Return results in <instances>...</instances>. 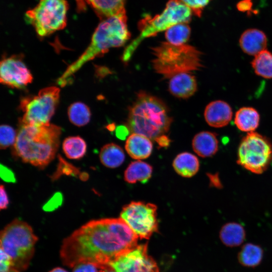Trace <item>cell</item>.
Segmentation results:
<instances>
[{"label": "cell", "mask_w": 272, "mask_h": 272, "mask_svg": "<svg viewBox=\"0 0 272 272\" xmlns=\"http://www.w3.org/2000/svg\"><path fill=\"white\" fill-rule=\"evenodd\" d=\"M264 251L259 245L246 243L242 245L237 254L239 263L247 268H255L262 261Z\"/></svg>", "instance_id": "ffe728a7"}, {"label": "cell", "mask_w": 272, "mask_h": 272, "mask_svg": "<svg viewBox=\"0 0 272 272\" xmlns=\"http://www.w3.org/2000/svg\"><path fill=\"white\" fill-rule=\"evenodd\" d=\"M272 161V144L263 135L253 131L242 139L238 149L237 163L247 170L259 174Z\"/></svg>", "instance_id": "9c48e42d"}, {"label": "cell", "mask_w": 272, "mask_h": 272, "mask_svg": "<svg viewBox=\"0 0 272 272\" xmlns=\"http://www.w3.org/2000/svg\"><path fill=\"white\" fill-rule=\"evenodd\" d=\"M109 266L116 272H159L156 262L148 254L147 244L137 245L111 262Z\"/></svg>", "instance_id": "7c38bea8"}, {"label": "cell", "mask_w": 272, "mask_h": 272, "mask_svg": "<svg viewBox=\"0 0 272 272\" xmlns=\"http://www.w3.org/2000/svg\"><path fill=\"white\" fill-rule=\"evenodd\" d=\"M129 130L127 127L120 125L117 127L115 134L116 137L120 140H124L129 134Z\"/></svg>", "instance_id": "f35d334b"}, {"label": "cell", "mask_w": 272, "mask_h": 272, "mask_svg": "<svg viewBox=\"0 0 272 272\" xmlns=\"http://www.w3.org/2000/svg\"><path fill=\"white\" fill-rule=\"evenodd\" d=\"M138 236L120 218L91 220L65 238L60 250L64 265L90 263L102 269L135 247Z\"/></svg>", "instance_id": "6da1fadb"}, {"label": "cell", "mask_w": 272, "mask_h": 272, "mask_svg": "<svg viewBox=\"0 0 272 272\" xmlns=\"http://www.w3.org/2000/svg\"><path fill=\"white\" fill-rule=\"evenodd\" d=\"M95 265L90 263H81L73 267V272H99Z\"/></svg>", "instance_id": "d590c367"}, {"label": "cell", "mask_w": 272, "mask_h": 272, "mask_svg": "<svg viewBox=\"0 0 272 272\" xmlns=\"http://www.w3.org/2000/svg\"><path fill=\"white\" fill-rule=\"evenodd\" d=\"M190 28L187 23H179L168 28L165 32L168 42L175 45L184 44L189 39Z\"/></svg>", "instance_id": "f1b7e54d"}, {"label": "cell", "mask_w": 272, "mask_h": 272, "mask_svg": "<svg viewBox=\"0 0 272 272\" xmlns=\"http://www.w3.org/2000/svg\"><path fill=\"white\" fill-rule=\"evenodd\" d=\"M154 70L165 78L183 73L199 70L202 66L201 53L194 46L173 45L163 42L152 48Z\"/></svg>", "instance_id": "5b68a950"}, {"label": "cell", "mask_w": 272, "mask_h": 272, "mask_svg": "<svg viewBox=\"0 0 272 272\" xmlns=\"http://www.w3.org/2000/svg\"><path fill=\"white\" fill-rule=\"evenodd\" d=\"M254 73L265 79H272V53L265 49L254 56L251 61Z\"/></svg>", "instance_id": "4316f807"}, {"label": "cell", "mask_w": 272, "mask_h": 272, "mask_svg": "<svg viewBox=\"0 0 272 272\" xmlns=\"http://www.w3.org/2000/svg\"><path fill=\"white\" fill-rule=\"evenodd\" d=\"M62 202V194L60 192H56L43 206V209L46 212L54 211L61 205Z\"/></svg>", "instance_id": "d6a6232c"}, {"label": "cell", "mask_w": 272, "mask_h": 272, "mask_svg": "<svg viewBox=\"0 0 272 272\" xmlns=\"http://www.w3.org/2000/svg\"><path fill=\"white\" fill-rule=\"evenodd\" d=\"M0 174L2 179L7 182L15 183L16 182V178L13 171L2 164H1Z\"/></svg>", "instance_id": "e575fe53"}, {"label": "cell", "mask_w": 272, "mask_h": 272, "mask_svg": "<svg viewBox=\"0 0 272 272\" xmlns=\"http://www.w3.org/2000/svg\"><path fill=\"white\" fill-rule=\"evenodd\" d=\"M267 43V39L265 33L255 28L245 30L239 39V45L242 51L253 56L266 49Z\"/></svg>", "instance_id": "9a60e30c"}, {"label": "cell", "mask_w": 272, "mask_h": 272, "mask_svg": "<svg viewBox=\"0 0 272 272\" xmlns=\"http://www.w3.org/2000/svg\"><path fill=\"white\" fill-rule=\"evenodd\" d=\"M69 7L66 0H39L25 18L39 36L45 37L65 27Z\"/></svg>", "instance_id": "ba28073f"}, {"label": "cell", "mask_w": 272, "mask_h": 272, "mask_svg": "<svg viewBox=\"0 0 272 272\" xmlns=\"http://www.w3.org/2000/svg\"><path fill=\"white\" fill-rule=\"evenodd\" d=\"M1 249L12 259L13 268L27 269L35 251L38 237L32 227L25 222L15 219L1 232Z\"/></svg>", "instance_id": "8992f818"}, {"label": "cell", "mask_w": 272, "mask_h": 272, "mask_svg": "<svg viewBox=\"0 0 272 272\" xmlns=\"http://www.w3.org/2000/svg\"><path fill=\"white\" fill-rule=\"evenodd\" d=\"M101 20L125 10V0H84Z\"/></svg>", "instance_id": "603a6c76"}, {"label": "cell", "mask_w": 272, "mask_h": 272, "mask_svg": "<svg viewBox=\"0 0 272 272\" xmlns=\"http://www.w3.org/2000/svg\"><path fill=\"white\" fill-rule=\"evenodd\" d=\"M32 80V75L20 55H12L1 60L0 82L2 84L11 88L23 89Z\"/></svg>", "instance_id": "4fadbf2b"}, {"label": "cell", "mask_w": 272, "mask_h": 272, "mask_svg": "<svg viewBox=\"0 0 272 272\" xmlns=\"http://www.w3.org/2000/svg\"><path fill=\"white\" fill-rule=\"evenodd\" d=\"M172 121L169 110L161 100L141 91L129 108L127 124L132 133L155 140L168 131Z\"/></svg>", "instance_id": "277c9868"}, {"label": "cell", "mask_w": 272, "mask_h": 272, "mask_svg": "<svg viewBox=\"0 0 272 272\" xmlns=\"http://www.w3.org/2000/svg\"><path fill=\"white\" fill-rule=\"evenodd\" d=\"M170 92L174 96L187 98L193 95L197 90V83L193 75L188 73L176 75L171 78L169 84Z\"/></svg>", "instance_id": "2e32d148"}, {"label": "cell", "mask_w": 272, "mask_h": 272, "mask_svg": "<svg viewBox=\"0 0 272 272\" xmlns=\"http://www.w3.org/2000/svg\"><path fill=\"white\" fill-rule=\"evenodd\" d=\"M157 206L143 201H131L120 213L122 219L141 239H149L158 230Z\"/></svg>", "instance_id": "8fae6325"}, {"label": "cell", "mask_w": 272, "mask_h": 272, "mask_svg": "<svg viewBox=\"0 0 272 272\" xmlns=\"http://www.w3.org/2000/svg\"><path fill=\"white\" fill-rule=\"evenodd\" d=\"M253 3L251 0H242L237 4L238 10L242 12H250L252 11Z\"/></svg>", "instance_id": "74e56055"}, {"label": "cell", "mask_w": 272, "mask_h": 272, "mask_svg": "<svg viewBox=\"0 0 272 272\" xmlns=\"http://www.w3.org/2000/svg\"><path fill=\"white\" fill-rule=\"evenodd\" d=\"M61 132V128L54 124H20L13 155L24 163L43 169L55 158Z\"/></svg>", "instance_id": "7a4b0ae2"}, {"label": "cell", "mask_w": 272, "mask_h": 272, "mask_svg": "<svg viewBox=\"0 0 272 272\" xmlns=\"http://www.w3.org/2000/svg\"><path fill=\"white\" fill-rule=\"evenodd\" d=\"M9 272H20L19 270H18L17 269H11Z\"/></svg>", "instance_id": "7bdbcfd3"}, {"label": "cell", "mask_w": 272, "mask_h": 272, "mask_svg": "<svg viewBox=\"0 0 272 272\" xmlns=\"http://www.w3.org/2000/svg\"><path fill=\"white\" fill-rule=\"evenodd\" d=\"M99 272H116L112 269H102Z\"/></svg>", "instance_id": "b9f144b4"}, {"label": "cell", "mask_w": 272, "mask_h": 272, "mask_svg": "<svg viewBox=\"0 0 272 272\" xmlns=\"http://www.w3.org/2000/svg\"><path fill=\"white\" fill-rule=\"evenodd\" d=\"M176 172L184 177H191L198 172L199 162L196 156L188 152H183L176 156L173 162Z\"/></svg>", "instance_id": "7402d4cb"}, {"label": "cell", "mask_w": 272, "mask_h": 272, "mask_svg": "<svg viewBox=\"0 0 272 272\" xmlns=\"http://www.w3.org/2000/svg\"><path fill=\"white\" fill-rule=\"evenodd\" d=\"M155 141L161 147H168L170 143L169 139L165 135H163L158 137Z\"/></svg>", "instance_id": "ab89813d"}, {"label": "cell", "mask_w": 272, "mask_h": 272, "mask_svg": "<svg viewBox=\"0 0 272 272\" xmlns=\"http://www.w3.org/2000/svg\"><path fill=\"white\" fill-rule=\"evenodd\" d=\"M192 13L191 9L180 0H169L161 14L153 18L146 16L138 23L140 35L125 49L122 60L126 62L130 59L143 39L154 36L176 24L189 22Z\"/></svg>", "instance_id": "52a82bcc"}, {"label": "cell", "mask_w": 272, "mask_h": 272, "mask_svg": "<svg viewBox=\"0 0 272 272\" xmlns=\"http://www.w3.org/2000/svg\"><path fill=\"white\" fill-rule=\"evenodd\" d=\"M189 8L192 12L196 16L200 17L204 8L211 0H180Z\"/></svg>", "instance_id": "1f68e13d"}, {"label": "cell", "mask_w": 272, "mask_h": 272, "mask_svg": "<svg viewBox=\"0 0 272 272\" xmlns=\"http://www.w3.org/2000/svg\"><path fill=\"white\" fill-rule=\"evenodd\" d=\"M0 209L1 210H5L8 207L9 205V199L4 185H1L0 187Z\"/></svg>", "instance_id": "8d00e7d4"}, {"label": "cell", "mask_w": 272, "mask_h": 272, "mask_svg": "<svg viewBox=\"0 0 272 272\" xmlns=\"http://www.w3.org/2000/svg\"><path fill=\"white\" fill-rule=\"evenodd\" d=\"M218 145L216 134L207 131L196 134L192 142L193 151L199 156L203 158L214 155L218 150Z\"/></svg>", "instance_id": "ac0fdd59"}, {"label": "cell", "mask_w": 272, "mask_h": 272, "mask_svg": "<svg viewBox=\"0 0 272 272\" xmlns=\"http://www.w3.org/2000/svg\"><path fill=\"white\" fill-rule=\"evenodd\" d=\"M220 239L228 247H236L243 243L246 239V231L240 224L236 222L226 223L219 232Z\"/></svg>", "instance_id": "d6986e66"}, {"label": "cell", "mask_w": 272, "mask_h": 272, "mask_svg": "<svg viewBox=\"0 0 272 272\" xmlns=\"http://www.w3.org/2000/svg\"><path fill=\"white\" fill-rule=\"evenodd\" d=\"M126 22L125 10L101 20L92 35L88 47L67 67L57 80L58 85L61 87L66 86L74 74L85 63L104 54L111 48L123 45L130 37Z\"/></svg>", "instance_id": "3957f363"}, {"label": "cell", "mask_w": 272, "mask_h": 272, "mask_svg": "<svg viewBox=\"0 0 272 272\" xmlns=\"http://www.w3.org/2000/svg\"><path fill=\"white\" fill-rule=\"evenodd\" d=\"M70 121L77 126H83L89 123L91 118L89 108L82 102L72 104L68 108Z\"/></svg>", "instance_id": "83f0119b"}, {"label": "cell", "mask_w": 272, "mask_h": 272, "mask_svg": "<svg viewBox=\"0 0 272 272\" xmlns=\"http://www.w3.org/2000/svg\"><path fill=\"white\" fill-rule=\"evenodd\" d=\"M17 136V133L11 126L3 124L0 127V147L1 149H6L14 145Z\"/></svg>", "instance_id": "f546056e"}, {"label": "cell", "mask_w": 272, "mask_h": 272, "mask_svg": "<svg viewBox=\"0 0 272 272\" xmlns=\"http://www.w3.org/2000/svg\"><path fill=\"white\" fill-rule=\"evenodd\" d=\"M99 158L105 167L115 168L120 166L124 161L125 154L122 149L114 143L105 145L101 149Z\"/></svg>", "instance_id": "d4e9b609"}, {"label": "cell", "mask_w": 272, "mask_h": 272, "mask_svg": "<svg viewBox=\"0 0 272 272\" xmlns=\"http://www.w3.org/2000/svg\"><path fill=\"white\" fill-rule=\"evenodd\" d=\"M62 148L67 158L79 160L85 155L87 146L83 138L73 136L67 137L63 141Z\"/></svg>", "instance_id": "484cf974"}, {"label": "cell", "mask_w": 272, "mask_h": 272, "mask_svg": "<svg viewBox=\"0 0 272 272\" xmlns=\"http://www.w3.org/2000/svg\"><path fill=\"white\" fill-rule=\"evenodd\" d=\"M49 272H68L64 269L61 268V267H55Z\"/></svg>", "instance_id": "60d3db41"}, {"label": "cell", "mask_w": 272, "mask_h": 272, "mask_svg": "<svg viewBox=\"0 0 272 272\" xmlns=\"http://www.w3.org/2000/svg\"><path fill=\"white\" fill-rule=\"evenodd\" d=\"M152 167L146 162L137 160L131 162L124 172V180L128 183H146L152 176Z\"/></svg>", "instance_id": "cb8c5ba5"}, {"label": "cell", "mask_w": 272, "mask_h": 272, "mask_svg": "<svg viewBox=\"0 0 272 272\" xmlns=\"http://www.w3.org/2000/svg\"><path fill=\"white\" fill-rule=\"evenodd\" d=\"M60 94L59 88L52 86L41 89L36 96L21 100L20 108L24 114L20 124L42 126L50 124Z\"/></svg>", "instance_id": "30bf717a"}, {"label": "cell", "mask_w": 272, "mask_h": 272, "mask_svg": "<svg viewBox=\"0 0 272 272\" xmlns=\"http://www.w3.org/2000/svg\"><path fill=\"white\" fill-rule=\"evenodd\" d=\"M80 173L79 169L65 161L61 157L59 158V163L56 172L52 176V179H58L62 175L77 176Z\"/></svg>", "instance_id": "4dcf8cb0"}, {"label": "cell", "mask_w": 272, "mask_h": 272, "mask_svg": "<svg viewBox=\"0 0 272 272\" xmlns=\"http://www.w3.org/2000/svg\"><path fill=\"white\" fill-rule=\"evenodd\" d=\"M260 116L257 111L251 107H244L238 110L235 115L234 123L241 131L253 132L258 127Z\"/></svg>", "instance_id": "44dd1931"}, {"label": "cell", "mask_w": 272, "mask_h": 272, "mask_svg": "<svg viewBox=\"0 0 272 272\" xmlns=\"http://www.w3.org/2000/svg\"><path fill=\"white\" fill-rule=\"evenodd\" d=\"M0 271L9 272L13 269V263L11 257L1 249Z\"/></svg>", "instance_id": "836d02e7"}, {"label": "cell", "mask_w": 272, "mask_h": 272, "mask_svg": "<svg viewBox=\"0 0 272 272\" xmlns=\"http://www.w3.org/2000/svg\"><path fill=\"white\" fill-rule=\"evenodd\" d=\"M125 148L132 158L144 159L151 155L153 144L149 138L139 134L132 133L126 141Z\"/></svg>", "instance_id": "e0dca14e"}, {"label": "cell", "mask_w": 272, "mask_h": 272, "mask_svg": "<svg viewBox=\"0 0 272 272\" xmlns=\"http://www.w3.org/2000/svg\"><path fill=\"white\" fill-rule=\"evenodd\" d=\"M233 116L231 106L222 100L210 102L206 106L204 116L207 123L214 127L219 128L227 125Z\"/></svg>", "instance_id": "5bb4252c"}]
</instances>
